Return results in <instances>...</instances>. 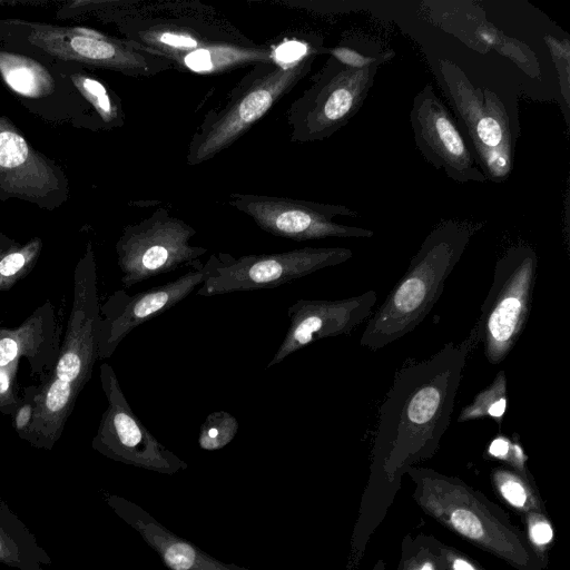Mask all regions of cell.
Instances as JSON below:
<instances>
[{"label": "cell", "instance_id": "ba28073f", "mask_svg": "<svg viewBox=\"0 0 570 570\" xmlns=\"http://www.w3.org/2000/svg\"><path fill=\"white\" fill-rule=\"evenodd\" d=\"M436 76L471 141L479 168L491 181L505 180L513 167V138L505 105L490 89L475 87L449 59H439Z\"/></svg>", "mask_w": 570, "mask_h": 570}, {"label": "cell", "instance_id": "83f0119b", "mask_svg": "<svg viewBox=\"0 0 570 570\" xmlns=\"http://www.w3.org/2000/svg\"><path fill=\"white\" fill-rule=\"evenodd\" d=\"M525 534L530 542L541 552L553 541L554 532L548 513L531 512L521 517ZM547 554V553H546Z\"/></svg>", "mask_w": 570, "mask_h": 570}, {"label": "cell", "instance_id": "ac0fdd59", "mask_svg": "<svg viewBox=\"0 0 570 570\" xmlns=\"http://www.w3.org/2000/svg\"><path fill=\"white\" fill-rule=\"evenodd\" d=\"M59 186L55 165L33 149L7 118L0 117V189L9 196L37 200Z\"/></svg>", "mask_w": 570, "mask_h": 570}, {"label": "cell", "instance_id": "2e32d148", "mask_svg": "<svg viewBox=\"0 0 570 570\" xmlns=\"http://www.w3.org/2000/svg\"><path fill=\"white\" fill-rule=\"evenodd\" d=\"M410 121L417 149L433 167L459 183L487 180L453 116L431 83L415 95Z\"/></svg>", "mask_w": 570, "mask_h": 570}, {"label": "cell", "instance_id": "4316f807", "mask_svg": "<svg viewBox=\"0 0 570 570\" xmlns=\"http://www.w3.org/2000/svg\"><path fill=\"white\" fill-rule=\"evenodd\" d=\"M71 80L105 122L110 124L118 117V109L100 81L80 73L72 75Z\"/></svg>", "mask_w": 570, "mask_h": 570}, {"label": "cell", "instance_id": "52a82bcc", "mask_svg": "<svg viewBox=\"0 0 570 570\" xmlns=\"http://www.w3.org/2000/svg\"><path fill=\"white\" fill-rule=\"evenodd\" d=\"M535 250L519 244L497 261L493 281L481 306V314L468 335L483 344L490 364H500L518 342L528 322L537 278Z\"/></svg>", "mask_w": 570, "mask_h": 570}, {"label": "cell", "instance_id": "30bf717a", "mask_svg": "<svg viewBox=\"0 0 570 570\" xmlns=\"http://www.w3.org/2000/svg\"><path fill=\"white\" fill-rule=\"evenodd\" d=\"M353 256L344 247H303L273 254H247L238 258L216 253L205 263L206 277L199 296L275 288L320 269L345 263Z\"/></svg>", "mask_w": 570, "mask_h": 570}, {"label": "cell", "instance_id": "4fadbf2b", "mask_svg": "<svg viewBox=\"0 0 570 570\" xmlns=\"http://www.w3.org/2000/svg\"><path fill=\"white\" fill-rule=\"evenodd\" d=\"M27 24L31 28L28 36L30 43L65 61L132 77H151L173 68L167 60L149 53L132 41L111 38L91 28Z\"/></svg>", "mask_w": 570, "mask_h": 570}, {"label": "cell", "instance_id": "cb8c5ba5", "mask_svg": "<svg viewBox=\"0 0 570 570\" xmlns=\"http://www.w3.org/2000/svg\"><path fill=\"white\" fill-rule=\"evenodd\" d=\"M507 404V376L504 371H500L492 383L480 391L473 401L461 410L456 421L463 423L491 417L501 426Z\"/></svg>", "mask_w": 570, "mask_h": 570}, {"label": "cell", "instance_id": "d6986e66", "mask_svg": "<svg viewBox=\"0 0 570 570\" xmlns=\"http://www.w3.org/2000/svg\"><path fill=\"white\" fill-rule=\"evenodd\" d=\"M60 326L56 308L48 301L18 327L0 326V366L26 357L31 374L45 381L52 372L60 350Z\"/></svg>", "mask_w": 570, "mask_h": 570}, {"label": "cell", "instance_id": "484cf974", "mask_svg": "<svg viewBox=\"0 0 570 570\" xmlns=\"http://www.w3.org/2000/svg\"><path fill=\"white\" fill-rule=\"evenodd\" d=\"M238 425L236 417L226 411L209 413L199 431V446L208 451L224 448L237 434Z\"/></svg>", "mask_w": 570, "mask_h": 570}, {"label": "cell", "instance_id": "603a6c76", "mask_svg": "<svg viewBox=\"0 0 570 570\" xmlns=\"http://www.w3.org/2000/svg\"><path fill=\"white\" fill-rule=\"evenodd\" d=\"M41 249L39 237L22 245L11 240L0 243V292L9 291L32 271Z\"/></svg>", "mask_w": 570, "mask_h": 570}, {"label": "cell", "instance_id": "9c48e42d", "mask_svg": "<svg viewBox=\"0 0 570 570\" xmlns=\"http://www.w3.org/2000/svg\"><path fill=\"white\" fill-rule=\"evenodd\" d=\"M380 66L356 69L330 56L311 86L287 111L289 140L305 144L331 137L361 109Z\"/></svg>", "mask_w": 570, "mask_h": 570}, {"label": "cell", "instance_id": "1f68e13d", "mask_svg": "<svg viewBox=\"0 0 570 570\" xmlns=\"http://www.w3.org/2000/svg\"><path fill=\"white\" fill-rule=\"evenodd\" d=\"M183 543L171 544L165 550L166 562L175 570H189L193 567V551Z\"/></svg>", "mask_w": 570, "mask_h": 570}, {"label": "cell", "instance_id": "d4e9b609", "mask_svg": "<svg viewBox=\"0 0 570 570\" xmlns=\"http://www.w3.org/2000/svg\"><path fill=\"white\" fill-rule=\"evenodd\" d=\"M331 57L340 61L342 65L362 69L373 65L382 66L390 61L395 52L392 49H383L374 45H338L334 48H325Z\"/></svg>", "mask_w": 570, "mask_h": 570}, {"label": "cell", "instance_id": "7a4b0ae2", "mask_svg": "<svg viewBox=\"0 0 570 570\" xmlns=\"http://www.w3.org/2000/svg\"><path fill=\"white\" fill-rule=\"evenodd\" d=\"M209 12L197 2L137 9L127 27V40L171 67L196 73H218L278 59L276 50L256 45Z\"/></svg>", "mask_w": 570, "mask_h": 570}, {"label": "cell", "instance_id": "5b68a950", "mask_svg": "<svg viewBox=\"0 0 570 570\" xmlns=\"http://www.w3.org/2000/svg\"><path fill=\"white\" fill-rule=\"evenodd\" d=\"M481 227V223L459 219L438 224L385 301L367 320L361 346L379 351L419 326L439 301L446 279Z\"/></svg>", "mask_w": 570, "mask_h": 570}, {"label": "cell", "instance_id": "ffe728a7", "mask_svg": "<svg viewBox=\"0 0 570 570\" xmlns=\"http://www.w3.org/2000/svg\"><path fill=\"white\" fill-rule=\"evenodd\" d=\"M0 75L17 94L28 98H41L55 89V80L38 61L12 52L0 51Z\"/></svg>", "mask_w": 570, "mask_h": 570}, {"label": "cell", "instance_id": "d6a6232c", "mask_svg": "<svg viewBox=\"0 0 570 570\" xmlns=\"http://www.w3.org/2000/svg\"><path fill=\"white\" fill-rule=\"evenodd\" d=\"M512 448V441L503 435H498L488 445L487 452L491 458L505 463Z\"/></svg>", "mask_w": 570, "mask_h": 570}, {"label": "cell", "instance_id": "f546056e", "mask_svg": "<svg viewBox=\"0 0 570 570\" xmlns=\"http://www.w3.org/2000/svg\"><path fill=\"white\" fill-rule=\"evenodd\" d=\"M38 391V386L27 387L24 390L23 397L20 399V402L12 415L13 428L21 438L32 422L37 407Z\"/></svg>", "mask_w": 570, "mask_h": 570}, {"label": "cell", "instance_id": "7c38bea8", "mask_svg": "<svg viewBox=\"0 0 570 570\" xmlns=\"http://www.w3.org/2000/svg\"><path fill=\"white\" fill-rule=\"evenodd\" d=\"M228 204L250 217L263 230L296 242L338 238H370L371 229L338 224L337 216L356 217L353 209L279 196L232 193Z\"/></svg>", "mask_w": 570, "mask_h": 570}, {"label": "cell", "instance_id": "836d02e7", "mask_svg": "<svg viewBox=\"0 0 570 570\" xmlns=\"http://www.w3.org/2000/svg\"><path fill=\"white\" fill-rule=\"evenodd\" d=\"M372 570H386L385 562L383 560H377Z\"/></svg>", "mask_w": 570, "mask_h": 570}, {"label": "cell", "instance_id": "e575fe53", "mask_svg": "<svg viewBox=\"0 0 570 570\" xmlns=\"http://www.w3.org/2000/svg\"><path fill=\"white\" fill-rule=\"evenodd\" d=\"M0 548H1V544H0Z\"/></svg>", "mask_w": 570, "mask_h": 570}, {"label": "cell", "instance_id": "e0dca14e", "mask_svg": "<svg viewBox=\"0 0 570 570\" xmlns=\"http://www.w3.org/2000/svg\"><path fill=\"white\" fill-rule=\"evenodd\" d=\"M376 303V293L370 289L361 295L341 299H306L293 303L287 315L289 324L285 336L266 368L281 363L292 353L315 341L348 335L367 321Z\"/></svg>", "mask_w": 570, "mask_h": 570}, {"label": "cell", "instance_id": "5bb4252c", "mask_svg": "<svg viewBox=\"0 0 570 570\" xmlns=\"http://www.w3.org/2000/svg\"><path fill=\"white\" fill-rule=\"evenodd\" d=\"M101 389L107 399L94 445L99 451L138 466L174 472L185 463L167 450L132 412L114 368L100 365Z\"/></svg>", "mask_w": 570, "mask_h": 570}, {"label": "cell", "instance_id": "8fae6325", "mask_svg": "<svg viewBox=\"0 0 570 570\" xmlns=\"http://www.w3.org/2000/svg\"><path fill=\"white\" fill-rule=\"evenodd\" d=\"M196 229L158 208L137 224L127 225L116 244L125 287L188 265L207 253L189 243Z\"/></svg>", "mask_w": 570, "mask_h": 570}, {"label": "cell", "instance_id": "9a60e30c", "mask_svg": "<svg viewBox=\"0 0 570 570\" xmlns=\"http://www.w3.org/2000/svg\"><path fill=\"white\" fill-rule=\"evenodd\" d=\"M188 266L183 275L163 285L134 295L117 289L108 297L99 309V360L109 358L132 330L170 309L204 283L205 263L197 259Z\"/></svg>", "mask_w": 570, "mask_h": 570}, {"label": "cell", "instance_id": "7402d4cb", "mask_svg": "<svg viewBox=\"0 0 570 570\" xmlns=\"http://www.w3.org/2000/svg\"><path fill=\"white\" fill-rule=\"evenodd\" d=\"M396 570H446L443 542L422 532L405 534Z\"/></svg>", "mask_w": 570, "mask_h": 570}, {"label": "cell", "instance_id": "4dcf8cb0", "mask_svg": "<svg viewBox=\"0 0 570 570\" xmlns=\"http://www.w3.org/2000/svg\"><path fill=\"white\" fill-rule=\"evenodd\" d=\"M446 570H489L464 551L443 542Z\"/></svg>", "mask_w": 570, "mask_h": 570}, {"label": "cell", "instance_id": "44dd1931", "mask_svg": "<svg viewBox=\"0 0 570 570\" xmlns=\"http://www.w3.org/2000/svg\"><path fill=\"white\" fill-rule=\"evenodd\" d=\"M490 480L498 497L521 517L531 512L547 513L532 475L500 465L492 469Z\"/></svg>", "mask_w": 570, "mask_h": 570}, {"label": "cell", "instance_id": "f1b7e54d", "mask_svg": "<svg viewBox=\"0 0 570 570\" xmlns=\"http://www.w3.org/2000/svg\"><path fill=\"white\" fill-rule=\"evenodd\" d=\"M19 362L0 366V412L13 415L20 399L16 396L14 386Z\"/></svg>", "mask_w": 570, "mask_h": 570}, {"label": "cell", "instance_id": "8992f818", "mask_svg": "<svg viewBox=\"0 0 570 570\" xmlns=\"http://www.w3.org/2000/svg\"><path fill=\"white\" fill-rule=\"evenodd\" d=\"M324 49L316 43L292 59L254 65L228 94L226 104L205 115L190 138L187 164L208 161L236 142L311 71Z\"/></svg>", "mask_w": 570, "mask_h": 570}, {"label": "cell", "instance_id": "277c9868", "mask_svg": "<svg viewBox=\"0 0 570 570\" xmlns=\"http://www.w3.org/2000/svg\"><path fill=\"white\" fill-rule=\"evenodd\" d=\"M99 309L96 263L88 245L75 269L72 306L59 354L52 372L38 386L37 407L26 440L47 445L61 435L98 360Z\"/></svg>", "mask_w": 570, "mask_h": 570}, {"label": "cell", "instance_id": "3957f363", "mask_svg": "<svg viewBox=\"0 0 570 570\" xmlns=\"http://www.w3.org/2000/svg\"><path fill=\"white\" fill-rule=\"evenodd\" d=\"M412 499L441 525L514 570H546L548 557L514 525L509 514L458 476L411 466Z\"/></svg>", "mask_w": 570, "mask_h": 570}, {"label": "cell", "instance_id": "6da1fadb", "mask_svg": "<svg viewBox=\"0 0 570 570\" xmlns=\"http://www.w3.org/2000/svg\"><path fill=\"white\" fill-rule=\"evenodd\" d=\"M473 348L469 336L460 343L449 342L429 358L404 365L395 374L379 412L368 483L352 540L355 558L363 557L402 476L438 452Z\"/></svg>", "mask_w": 570, "mask_h": 570}]
</instances>
